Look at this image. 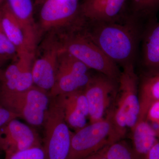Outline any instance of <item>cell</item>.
Segmentation results:
<instances>
[{
	"label": "cell",
	"instance_id": "6da1fadb",
	"mask_svg": "<svg viewBox=\"0 0 159 159\" xmlns=\"http://www.w3.org/2000/svg\"><path fill=\"white\" fill-rule=\"evenodd\" d=\"M137 17L126 15L108 22L83 21L80 27L87 35L112 61L122 66L133 63L138 44Z\"/></svg>",
	"mask_w": 159,
	"mask_h": 159
},
{
	"label": "cell",
	"instance_id": "7a4b0ae2",
	"mask_svg": "<svg viewBox=\"0 0 159 159\" xmlns=\"http://www.w3.org/2000/svg\"><path fill=\"white\" fill-rule=\"evenodd\" d=\"M53 34L58 42L60 49L68 52L90 70L119 81L121 71L118 65L84 34L80 25Z\"/></svg>",
	"mask_w": 159,
	"mask_h": 159
},
{
	"label": "cell",
	"instance_id": "3957f363",
	"mask_svg": "<svg viewBox=\"0 0 159 159\" xmlns=\"http://www.w3.org/2000/svg\"><path fill=\"white\" fill-rule=\"evenodd\" d=\"M117 92L116 106L110 111L114 129L113 143L122 140L127 128L131 130L139 119V78L133 63L123 66Z\"/></svg>",
	"mask_w": 159,
	"mask_h": 159
},
{
	"label": "cell",
	"instance_id": "277c9868",
	"mask_svg": "<svg viewBox=\"0 0 159 159\" xmlns=\"http://www.w3.org/2000/svg\"><path fill=\"white\" fill-rule=\"evenodd\" d=\"M43 125L44 129L43 145L47 159H67L73 132L66 122L59 96L51 97Z\"/></svg>",
	"mask_w": 159,
	"mask_h": 159
},
{
	"label": "cell",
	"instance_id": "5b68a950",
	"mask_svg": "<svg viewBox=\"0 0 159 159\" xmlns=\"http://www.w3.org/2000/svg\"><path fill=\"white\" fill-rule=\"evenodd\" d=\"M49 92L34 85L23 92L0 96V104L33 126L43 125L50 104Z\"/></svg>",
	"mask_w": 159,
	"mask_h": 159
},
{
	"label": "cell",
	"instance_id": "8992f818",
	"mask_svg": "<svg viewBox=\"0 0 159 159\" xmlns=\"http://www.w3.org/2000/svg\"><path fill=\"white\" fill-rule=\"evenodd\" d=\"M114 129L110 112L101 121L73 133L67 159H83L112 144Z\"/></svg>",
	"mask_w": 159,
	"mask_h": 159
},
{
	"label": "cell",
	"instance_id": "52a82bcc",
	"mask_svg": "<svg viewBox=\"0 0 159 159\" xmlns=\"http://www.w3.org/2000/svg\"><path fill=\"white\" fill-rule=\"evenodd\" d=\"M39 15L40 32L49 34L64 31L81 20L80 3L76 0H45Z\"/></svg>",
	"mask_w": 159,
	"mask_h": 159
},
{
	"label": "cell",
	"instance_id": "ba28073f",
	"mask_svg": "<svg viewBox=\"0 0 159 159\" xmlns=\"http://www.w3.org/2000/svg\"><path fill=\"white\" fill-rule=\"evenodd\" d=\"M89 69L67 51L60 50L55 83L49 92L54 97L85 87L90 79Z\"/></svg>",
	"mask_w": 159,
	"mask_h": 159
},
{
	"label": "cell",
	"instance_id": "9c48e42d",
	"mask_svg": "<svg viewBox=\"0 0 159 159\" xmlns=\"http://www.w3.org/2000/svg\"><path fill=\"white\" fill-rule=\"evenodd\" d=\"M118 82L104 74L98 73L92 75L84 88L88 104L90 123L104 119L106 111L113 97L117 95Z\"/></svg>",
	"mask_w": 159,
	"mask_h": 159
},
{
	"label": "cell",
	"instance_id": "30bf717a",
	"mask_svg": "<svg viewBox=\"0 0 159 159\" xmlns=\"http://www.w3.org/2000/svg\"><path fill=\"white\" fill-rule=\"evenodd\" d=\"M49 35L43 44L42 54L38 58L35 57L32 66L34 85L49 93L55 83L60 51L55 35Z\"/></svg>",
	"mask_w": 159,
	"mask_h": 159
},
{
	"label": "cell",
	"instance_id": "8fae6325",
	"mask_svg": "<svg viewBox=\"0 0 159 159\" xmlns=\"http://www.w3.org/2000/svg\"><path fill=\"white\" fill-rule=\"evenodd\" d=\"M41 146L36 130L16 119L0 127V148L5 155Z\"/></svg>",
	"mask_w": 159,
	"mask_h": 159
},
{
	"label": "cell",
	"instance_id": "7c38bea8",
	"mask_svg": "<svg viewBox=\"0 0 159 159\" xmlns=\"http://www.w3.org/2000/svg\"><path fill=\"white\" fill-rule=\"evenodd\" d=\"M129 0H82L80 15L87 22H108L119 20L127 15Z\"/></svg>",
	"mask_w": 159,
	"mask_h": 159
},
{
	"label": "cell",
	"instance_id": "4fadbf2b",
	"mask_svg": "<svg viewBox=\"0 0 159 159\" xmlns=\"http://www.w3.org/2000/svg\"><path fill=\"white\" fill-rule=\"evenodd\" d=\"M58 96L69 127L76 131L87 125L86 118L89 116V107L84 89Z\"/></svg>",
	"mask_w": 159,
	"mask_h": 159
},
{
	"label": "cell",
	"instance_id": "5bb4252c",
	"mask_svg": "<svg viewBox=\"0 0 159 159\" xmlns=\"http://www.w3.org/2000/svg\"><path fill=\"white\" fill-rule=\"evenodd\" d=\"M2 27L7 37L15 47L18 56L24 53H35L29 44L22 27L9 9L6 1L0 7Z\"/></svg>",
	"mask_w": 159,
	"mask_h": 159
},
{
	"label": "cell",
	"instance_id": "9a60e30c",
	"mask_svg": "<svg viewBox=\"0 0 159 159\" xmlns=\"http://www.w3.org/2000/svg\"><path fill=\"white\" fill-rule=\"evenodd\" d=\"M9 9L22 27L29 44L36 51L38 28L35 25L31 0H6Z\"/></svg>",
	"mask_w": 159,
	"mask_h": 159
},
{
	"label": "cell",
	"instance_id": "2e32d148",
	"mask_svg": "<svg viewBox=\"0 0 159 159\" xmlns=\"http://www.w3.org/2000/svg\"><path fill=\"white\" fill-rule=\"evenodd\" d=\"M139 88L140 111L138 121L146 119L151 105L159 101V71L150 70L143 76Z\"/></svg>",
	"mask_w": 159,
	"mask_h": 159
},
{
	"label": "cell",
	"instance_id": "e0dca14e",
	"mask_svg": "<svg viewBox=\"0 0 159 159\" xmlns=\"http://www.w3.org/2000/svg\"><path fill=\"white\" fill-rule=\"evenodd\" d=\"M132 132L133 149L139 159H145L151 148L159 141L149 122L145 120L137 122Z\"/></svg>",
	"mask_w": 159,
	"mask_h": 159
},
{
	"label": "cell",
	"instance_id": "ac0fdd59",
	"mask_svg": "<svg viewBox=\"0 0 159 159\" xmlns=\"http://www.w3.org/2000/svg\"><path fill=\"white\" fill-rule=\"evenodd\" d=\"M142 53L144 66L150 70L159 71V23L152 27L145 34Z\"/></svg>",
	"mask_w": 159,
	"mask_h": 159
},
{
	"label": "cell",
	"instance_id": "d6986e66",
	"mask_svg": "<svg viewBox=\"0 0 159 159\" xmlns=\"http://www.w3.org/2000/svg\"><path fill=\"white\" fill-rule=\"evenodd\" d=\"M105 153L107 159H139L132 147L122 140L106 146Z\"/></svg>",
	"mask_w": 159,
	"mask_h": 159
},
{
	"label": "cell",
	"instance_id": "ffe728a7",
	"mask_svg": "<svg viewBox=\"0 0 159 159\" xmlns=\"http://www.w3.org/2000/svg\"><path fill=\"white\" fill-rule=\"evenodd\" d=\"M131 14L136 16L150 15L159 9V0H129Z\"/></svg>",
	"mask_w": 159,
	"mask_h": 159
},
{
	"label": "cell",
	"instance_id": "44dd1931",
	"mask_svg": "<svg viewBox=\"0 0 159 159\" xmlns=\"http://www.w3.org/2000/svg\"><path fill=\"white\" fill-rule=\"evenodd\" d=\"M17 58V51L3 30L0 18V64L2 65L6 61Z\"/></svg>",
	"mask_w": 159,
	"mask_h": 159
},
{
	"label": "cell",
	"instance_id": "7402d4cb",
	"mask_svg": "<svg viewBox=\"0 0 159 159\" xmlns=\"http://www.w3.org/2000/svg\"><path fill=\"white\" fill-rule=\"evenodd\" d=\"M5 159H47L43 146H36L5 155Z\"/></svg>",
	"mask_w": 159,
	"mask_h": 159
},
{
	"label": "cell",
	"instance_id": "603a6c76",
	"mask_svg": "<svg viewBox=\"0 0 159 159\" xmlns=\"http://www.w3.org/2000/svg\"><path fill=\"white\" fill-rule=\"evenodd\" d=\"M146 120L159 138V101L152 103L147 112Z\"/></svg>",
	"mask_w": 159,
	"mask_h": 159
},
{
	"label": "cell",
	"instance_id": "cb8c5ba5",
	"mask_svg": "<svg viewBox=\"0 0 159 159\" xmlns=\"http://www.w3.org/2000/svg\"><path fill=\"white\" fill-rule=\"evenodd\" d=\"M19 116L0 104V127Z\"/></svg>",
	"mask_w": 159,
	"mask_h": 159
},
{
	"label": "cell",
	"instance_id": "d4e9b609",
	"mask_svg": "<svg viewBox=\"0 0 159 159\" xmlns=\"http://www.w3.org/2000/svg\"><path fill=\"white\" fill-rule=\"evenodd\" d=\"M145 159H159V141L151 148Z\"/></svg>",
	"mask_w": 159,
	"mask_h": 159
},
{
	"label": "cell",
	"instance_id": "484cf974",
	"mask_svg": "<svg viewBox=\"0 0 159 159\" xmlns=\"http://www.w3.org/2000/svg\"><path fill=\"white\" fill-rule=\"evenodd\" d=\"M105 148L106 146L99 151L92 154L83 159H107L105 156Z\"/></svg>",
	"mask_w": 159,
	"mask_h": 159
},
{
	"label": "cell",
	"instance_id": "4316f807",
	"mask_svg": "<svg viewBox=\"0 0 159 159\" xmlns=\"http://www.w3.org/2000/svg\"><path fill=\"white\" fill-rule=\"evenodd\" d=\"M44 0H35V3L36 6H39V5H41L43 2Z\"/></svg>",
	"mask_w": 159,
	"mask_h": 159
},
{
	"label": "cell",
	"instance_id": "83f0119b",
	"mask_svg": "<svg viewBox=\"0 0 159 159\" xmlns=\"http://www.w3.org/2000/svg\"><path fill=\"white\" fill-rule=\"evenodd\" d=\"M6 0H0V7L4 3Z\"/></svg>",
	"mask_w": 159,
	"mask_h": 159
},
{
	"label": "cell",
	"instance_id": "f1b7e54d",
	"mask_svg": "<svg viewBox=\"0 0 159 159\" xmlns=\"http://www.w3.org/2000/svg\"><path fill=\"white\" fill-rule=\"evenodd\" d=\"M2 65L0 64V74H1V72H2V70L1 69V67H2Z\"/></svg>",
	"mask_w": 159,
	"mask_h": 159
},
{
	"label": "cell",
	"instance_id": "f546056e",
	"mask_svg": "<svg viewBox=\"0 0 159 159\" xmlns=\"http://www.w3.org/2000/svg\"><path fill=\"white\" fill-rule=\"evenodd\" d=\"M2 152H3V153H4L2 150V149H1V148H0V155H1V153H2Z\"/></svg>",
	"mask_w": 159,
	"mask_h": 159
},
{
	"label": "cell",
	"instance_id": "4dcf8cb0",
	"mask_svg": "<svg viewBox=\"0 0 159 159\" xmlns=\"http://www.w3.org/2000/svg\"><path fill=\"white\" fill-rule=\"evenodd\" d=\"M76 1H78V2H79V0H76Z\"/></svg>",
	"mask_w": 159,
	"mask_h": 159
},
{
	"label": "cell",
	"instance_id": "1f68e13d",
	"mask_svg": "<svg viewBox=\"0 0 159 159\" xmlns=\"http://www.w3.org/2000/svg\"><path fill=\"white\" fill-rule=\"evenodd\" d=\"M44 1H45V0H44Z\"/></svg>",
	"mask_w": 159,
	"mask_h": 159
}]
</instances>
